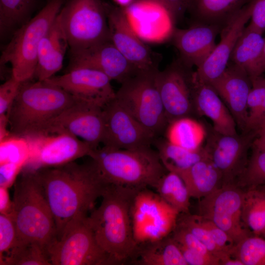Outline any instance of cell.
<instances>
[{"label":"cell","instance_id":"cell-22","mask_svg":"<svg viewBox=\"0 0 265 265\" xmlns=\"http://www.w3.org/2000/svg\"><path fill=\"white\" fill-rule=\"evenodd\" d=\"M222 26L194 23L186 29L175 28L171 36L180 59L186 65L200 66L214 49L215 39Z\"/></svg>","mask_w":265,"mask_h":265},{"label":"cell","instance_id":"cell-8","mask_svg":"<svg viewBox=\"0 0 265 265\" xmlns=\"http://www.w3.org/2000/svg\"><path fill=\"white\" fill-rule=\"evenodd\" d=\"M158 70L137 73L121 83L115 96L117 101L156 137L168 125L156 82Z\"/></svg>","mask_w":265,"mask_h":265},{"label":"cell","instance_id":"cell-50","mask_svg":"<svg viewBox=\"0 0 265 265\" xmlns=\"http://www.w3.org/2000/svg\"><path fill=\"white\" fill-rule=\"evenodd\" d=\"M221 265H244L243 263L239 260L233 258H232L231 257L228 258V259L226 260L225 261H224L223 263H222Z\"/></svg>","mask_w":265,"mask_h":265},{"label":"cell","instance_id":"cell-19","mask_svg":"<svg viewBox=\"0 0 265 265\" xmlns=\"http://www.w3.org/2000/svg\"><path fill=\"white\" fill-rule=\"evenodd\" d=\"M70 53L68 70L77 67L93 69L121 83L138 72L110 40Z\"/></svg>","mask_w":265,"mask_h":265},{"label":"cell","instance_id":"cell-54","mask_svg":"<svg viewBox=\"0 0 265 265\" xmlns=\"http://www.w3.org/2000/svg\"><path fill=\"white\" fill-rule=\"evenodd\" d=\"M257 187L260 188L261 189H262V190H263L265 192V185L260 186Z\"/></svg>","mask_w":265,"mask_h":265},{"label":"cell","instance_id":"cell-9","mask_svg":"<svg viewBox=\"0 0 265 265\" xmlns=\"http://www.w3.org/2000/svg\"><path fill=\"white\" fill-rule=\"evenodd\" d=\"M85 213L75 215L66 225L61 237L47 247L51 265H113L101 248L86 221Z\"/></svg>","mask_w":265,"mask_h":265},{"label":"cell","instance_id":"cell-12","mask_svg":"<svg viewBox=\"0 0 265 265\" xmlns=\"http://www.w3.org/2000/svg\"><path fill=\"white\" fill-rule=\"evenodd\" d=\"M243 194L233 184H225L202 198L199 203L198 215L222 229L236 244L251 232L242 220Z\"/></svg>","mask_w":265,"mask_h":265},{"label":"cell","instance_id":"cell-21","mask_svg":"<svg viewBox=\"0 0 265 265\" xmlns=\"http://www.w3.org/2000/svg\"><path fill=\"white\" fill-rule=\"evenodd\" d=\"M225 102L237 127L245 132L248 118L247 100L251 80L241 68L229 61L222 74L210 84Z\"/></svg>","mask_w":265,"mask_h":265},{"label":"cell","instance_id":"cell-10","mask_svg":"<svg viewBox=\"0 0 265 265\" xmlns=\"http://www.w3.org/2000/svg\"><path fill=\"white\" fill-rule=\"evenodd\" d=\"M130 212L133 237L138 246L170 235L180 214L148 187L136 192Z\"/></svg>","mask_w":265,"mask_h":265},{"label":"cell","instance_id":"cell-32","mask_svg":"<svg viewBox=\"0 0 265 265\" xmlns=\"http://www.w3.org/2000/svg\"><path fill=\"white\" fill-rule=\"evenodd\" d=\"M242 220L246 227L256 235L265 233V192L258 187L244 191Z\"/></svg>","mask_w":265,"mask_h":265},{"label":"cell","instance_id":"cell-41","mask_svg":"<svg viewBox=\"0 0 265 265\" xmlns=\"http://www.w3.org/2000/svg\"><path fill=\"white\" fill-rule=\"evenodd\" d=\"M199 222L208 232L216 245L224 252L232 256L236 244L230 237L211 220L197 214Z\"/></svg>","mask_w":265,"mask_h":265},{"label":"cell","instance_id":"cell-37","mask_svg":"<svg viewBox=\"0 0 265 265\" xmlns=\"http://www.w3.org/2000/svg\"><path fill=\"white\" fill-rule=\"evenodd\" d=\"M252 148L251 156L238 178V184L248 188L265 185V151Z\"/></svg>","mask_w":265,"mask_h":265},{"label":"cell","instance_id":"cell-28","mask_svg":"<svg viewBox=\"0 0 265 265\" xmlns=\"http://www.w3.org/2000/svg\"><path fill=\"white\" fill-rule=\"evenodd\" d=\"M169 236L139 246L132 263L140 265H187L178 244Z\"/></svg>","mask_w":265,"mask_h":265},{"label":"cell","instance_id":"cell-18","mask_svg":"<svg viewBox=\"0 0 265 265\" xmlns=\"http://www.w3.org/2000/svg\"><path fill=\"white\" fill-rule=\"evenodd\" d=\"M78 98L102 108L116 96L110 79L104 73L88 68L77 67L46 80Z\"/></svg>","mask_w":265,"mask_h":265},{"label":"cell","instance_id":"cell-55","mask_svg":"<svg viewBox=\"0 0 265 265\" xmlns=\"http://www.w3.org/2000/svg\"><path fill=\"white\" fill-rule=\"evenodd\" d=\"M262 236L265 238V233Z\"/></svg>","mask_w":265,"mask_h":265},{"label":"cell","instance_id":"cell-34","mask_svg":"<svg viewBox=\"0 0 265 265\" xmlns=\"http://www.w3.org/2000/svg\"><path fill=\"white\" fill-rule=\"evenodd\" d=\"M0 265H51L46 249L40 244L19 240L0 258Z\"/></svg>","mask_w":265,"mask_h":265},{"label":"cell","instance_id":"cell-7","mask_svg":"<svg viewBox=\"0 0 265 265\" xmlns=\"http://www.w3.org/2000/svg\"><path fill=\"white\" fill-rule=\"evenodd\" d=\"M59 14L70 51L110 40L106 3L101 0H67Z\"/></svg>","mask_w":265,"mask_h":265},{"label":"cell","instance_id":"cell-31","mask_svg":"<svg viewBox=\"0 0 265 265\" xmlns=\"http://www.w3.org/2000/svg\"><path fill=\"white\" fill-rule=\"evenodd\" d=\"M166 132V139L169 141L190 150L201 148L207 135L204 125L190 117L171 121Z\"/></svg>","mask_w":265,"mask_h":265},{"label":"cell","instance_id":"cell-29","mask_svg":"<svg viewBox=\"0 0 265 265\" xmlns=\"http://www.w3.org/2000/svg\"><path fill=\"white\" fill-rule=\"evenodd\" d=\"M160 159L167 171L178 173L198 161L209 158L204 146L197 150H190L169 141L166 138H155L153 143Z\"/></svg>","mask_w":265,"mask_h":265},{"label":"cell","instance_id":"cell-25","mask_svg":"<svg viewBox=\"0 0 265 265\" xmlns=\"http://www.w3.org/2000/svg\"><path fill=\"white\" fill-rule=\"evenodd\" d=\"M249 25L243 29L231 55L230 61L243 69L251 80L261 76L265 38Z\"/></svg>","mask_w":265,"mask_h":265},{"label":"cell","instance_id":"cell-17","mask_svg":"<svg viewBox=\"0 0 265 265\" xmlns=\"http://www.w3.org/2000/svg\"><path fill=\"white\" fill-rule=\"evenodd\" d=\"M60 132L80 138L94 149L98 148L104 134L103 108L78 100L51 121L40 134Z\"/></svg>","mask_w":265,"mask_h":265},{"label":"cell","instance_id":"cell-27","mask_svg":"<svg viewBox=\"0 0 265 265\" xmlns=\"http://www.w3.org/2000/svg\"><path fill=\"white\" fill-rule=\"evenodd\" d=\"M250 0H189L187 11L194 23L222 26Z\"/></svg>","mask_w":265,"mask_h":265},{"label":"cell","instance_id":"cell-33","mask_svg":"<svg viewBox=\"0 0 265 265\" xmlns=\"http://www.w3.org/2000/svg\"><path fill=\"white\" fill-rule=\"evenodd\" d=\"M157 193L180 213L189 212L191 198L187 187L179 174L167 171L155 188Z\"/></svg>","mask_w":265,"mask_h":265},{"label":"cell","instance_id":"cell-16","mask_svg":"<svg viewBox=\"0 0 265 265\" xmlns=\"http://www.w3.org/2000/svg\"><path fill=\"white\" fill-rule=\"evenodd\" d=\"M256 132L227 135L213 129L207 133L204 146L209 158L222 174L223 185L232 184L239 178L247 163L249 148L252 146Z\"/></svg>","mask_w":265,"mask_h":265},{"label":"cell","instance_id":"cell-43","mask_svg":"<svg viewBox=\"0 0 265 265\" xmlns=\"http://www.w3.org/2000/svg\"><path fill=\"white\" fill-rule=\"evenodd\" d=\"M177 244L187 265H220L219 259L214 256H206L183 245Z\"/></svg>","mask_w":265,"mask_h":265},{"label":"cell","instance_id":"cell-4","mask_svg":"<svg viewBox=\"0 0 265 265\" xmlns=\"http://www.w3.org/2000/svg\"><path fill=\"white\" fill-rule=\"evenodd\" d=\"M89 157L91 164L106 184L141 189L154 188L167 172L159 154L148 147L128 150L104 146Z\"/></svg>","mask_w":265,"mask_h":265},{"label":"cell","instance_id":"cell-1","mask_svg":"<svg viewBox=\"0 0 265 265\" xmlns=\"http://www.w3.org/2000/svg\"><path fill=\"white\" fill-rule=\"evenodd\" d=\"M35 171L54 219L57 239L75 215L87 214L93 208L107 185L90 162L73 161Z\"/></svg>","mask_w":265,"mask_h":265},{"label":"cell","instance_id":"cell-39","mask_svg":"<svg viewBox=\"0 0 265 265\" xmlns=\"http://www.w3.org/2000/svg\"><path fill=\"white\" fill-rule=\"evenodd\" d=\"M252 86L248 100V118L245 132H256L260 110L265 98V78L260 76L251 79Z\"/></svg>","mask_w":265,"mask_h":265},{"label":"cell","instance_id":"cell-38","mask_svg":"<svg viewBox=\"0 0 265 265\" xmlns=\"http://www.w3.org/2000/svg\"><path fill=\"white\" fill-rule=\"evenodd\" d=\"M0 142V163L14 162L25 165L30 154L29 145L25 138L11 133Z\"/></svg>","mask_w":265,"mask_h":265},{"label":"cell","instance_id":"cell-23","mask_svg":"<svg viewBox=\"0 0 265 265\" xmlns=\"http://www.w3.org/2000/svg\"><path fill=\"white\" fill-rule=\"evenodd\" d=\"M192 80L194 112L209 118L215 132L227 135L238 134L234 117L213 87L199 80L194 72Z\"/></svg>","mask_w":265,"mask_h":265},{"label":"cell","instance_id":"cell-26","mask_svg":"<svg viewBox=\"0 0 265 265\" xmlns=\"http://www.w3.org/2000/svg\"><path fill=\"white\" fill-rule=\"evenodd\" d=\"M177 174L184 181L190 197L195 198L201 199L223 184L221 173L209 158Z\"/></svg>","mask_w":265,"mask_h":265},{"label":"cell","instance_id":"cell-20","mask_svg":"<svg viewBox=\"0 0 265 265\" xmlns=\"http://www.w3.org/2000/svg\"><path fill=\"white\" fill-rule=\"evenodd\" d=\"M251 10L250 0L223 26L219 43L205 62L194 71L199 80L211 84L224 72L245 25L250 19Z\"/></svg>","mask_w":265,"mask_h":265},{"label":"cell","instance_id":"cell-47","mask_svg":"<svg viewBox=\"0 0 265 265\" xmlns=\"http://www.w3.org/2000/svg\"><path fill=\"white\" fill-rule=\"evenodd\" d=\"M8 189L0 187V213L12 216L13 202L10 199Z\"/></svg>","mask_w":265,"mask_h":265},{"label":"cell","instance_id":"cell-42","mask_svg":"<svg viewBox=\"0 0 265 265\" xmlns=\"http://www.w3.org/2000/svg\"><path fill=\"white\" fill-rule=\"evenodd\" d=\"M22 82L11 77L0 86V115L6 114L16 98Z\"/></svg>","mask_w":265,"mask_h":265},{"label":"cell","instance_id":"cell-45","mask_svg":"<svg viewBox=\"0 0 265 265\" xmlns=\"http://www.w3.org/2000/svg\"><path fill=\"white\" fill-rule=\"evenodd\" d=\"M252 10L249 25L263 34L265 30V0H251Z\"/></svg>","mask_w":265,"mask_h":265},{"label":"cell","instance_id":"cell-46","mask_svg":"<svg viewBox=\"0 0 265 265\" xmlns=\"http://www.w3.org/2000/svg\"><path fill=\"white\" fill-rule=\"evenodd\" d=\"M164 5L176 21L187 11L189 0H155Z\"/></svg>","mask_w":265,"mask_h":265},{"label":"cell","instance_id":"cell-6","mask_svg":"<svg viewBox=\"0 0 265 265\" xmlns=\"http://www.w3.org/2000/svg\"><path fill=\"white\" fill-rule=\"evenodd\" d=\"M67 0H48L40 11L17 30L2 50L1 66L9 63L21 82L33 79L40 43Z\"/></svg>","mask_w":265,"mask_h":265},{"label":"cell","instance_id":"cell-44","mask_svg":"<svg viewBox=\"0 0 265 265\" xmlns=\"http://www.w3.org/2000/svg\"><path fill=\"white\" fill-rule=\"evenodd\" d=\"M24 166L23 163L14 162L0 163V187L9 188L14 184Z\"/></svg>","mask_w":265,"mask_h":265},{"label":"cell","instance_id":"cell-36","mask_svg":"<svg viewBox=\"0 0 265 265\" xmlns=\"http://www.w3.org/2000/svg\"><path fill=\"white\" fill-rule=\"evenodd\" d=\"M181 213L179 214L177 225L186 228L199 239L213 255L219 259L220 265L231 257L216 245L199 222L197 214H191L189 212Z\"/></svg>","mask_w":265,"mask_h":265},{"label":"cell","instance_id":"cell-48","mask_svg":"<svg viewBox=\"0 0 265 265\" xmlns=\"http://www.w3.org/2000/svg\"><path fill=\"white\" fill-rule=\"evenodd\" d=\"M8 125L9 123L7 113L0 115V141L11 134L7 130Z\"/></svg>","mask_w":265,"mask_h":265},{"label":"cell","instance_id":"cell-3","mask_svg":"<svg viewBox=\"0 0 265 265\" xmlns=\"http://www.w3.org/2000/svg\"><path fill=\"white\" fill-rule=\"evenodd\" d=\"M78 100L46 80L22 82L7 113L10 132L22 137L39 134L51 121Z\"/></svg>","mask_w":265,"mask_h":265},{"label":"cell","instance_id":"cell-24","mask_svg":"<svg viewBox=\"0 0 265 265\" xmlns=\"http://www.w3.org/2000/svg\"><path fill=\"white\" fill-rule=\"evenodd\" d=\"M68 47V40L58 13L40 43L33 78L42 81L54 76L62 67Z\"/></svg>","mask_w":265,"mask_h":265},{"label":"cell","instance_id":"cell-13","mask_svg":"<svg viewBox=\"0 0 265 265\" xmlns=\"http://www.w3.org/2000/svg\"><path fill=\"white\" fill-rule=\"evenodd\" d=\"M191 68L179 58L156 73V84L168 124L190 117L194 112Z\"/></svg>","mask_w":265,"mask_h":265},{"label":"cell","instance_id":"cell-40","mask_svg":"<svg viewBox=\"0 0 265 265\" xmlns=\"http://www.w3.org/2000/svg\"><path fill=\"white\" fill-rule=\"evenodd\" d=\"M19 238L12 216L0 214V258L17 244Z\"/></svg>","mask_w":265,"mask_h":265},{"label":"cell","instance_id":"cell-15","mask_svg":"<svg viewBox=\"0 0 265 265\" xmlns=\"http://www.w3.org/2000/svg\"><path fill=\"white\" fill-rule=\"evenodd\" d=\"M110 39L138 72L158 70L159 54L146 45L131 25L123 7L106 3Z\"/></svg>","mask_w":265,"mask_h":265},{"label":"cell","instance_id":"cell-14","mask_svg":"<svg viewBox=\"0 0 265 265\" xmlns=\"http://www.w3.org/2000/svg\"><path fill=\"white\" fill-rule=\"evenodd\" d=\"M105 146L134 150L151 147L156 136L115 98L103 108Z\"/></svg>","mask_w":265,"mask_h":265},{"label":"cell","instance_id":"cell-2","mask_svg":"<svg viewBox=\"0 0 265 265\" xmlns=\"http://www.w3.org/2000/svg\"><path fill=\"white\" fill-rule=\"evenodd\" d=\"M139 189L107 184L100 205L86 217L98 244L113 265L132 260L137 251L130 210L133 196Z\"/></svg>","mask_w":265,"mask_h":265},{"label":"cell","instance_id":"cell-53","mask_svg":"<svg viewBox=\"0 0 265 265\" xmlns=\"http://www.w3.org/2000/svg\"><path fill=\"white\" fill-rule=\"evenodd\" d=\"M262 69L264 72H265V45H264V49L263 58V61H262Z\"/></svg>","mask_w":265,"mask_h":265},{"label":"cell","instance_id":"cell-35","mask_svg":"<svg viewBox=\"0 0 265 265\" xmlns=\"http://www.w3.org/2000/svg\"><path fill=\"white\" fill-rule=\"evenodd\" d=\"M232 256L244 265H265V238L248 236L236 244Z\"/></svg>","mask_w":265,"mask_h":265},{"label":"cell","instance_id":"cell-30","mask_svg":"<svg viewBox=\"0 0 265 265\" xmlns=\"http://www.w3.org/2000/svg\"><path fill=\"white\" fill-rule=\"evenodd\" d=\"M39 0H0V35L10 38L28 22Z\"/></svg>","mask_w":265,"mask_h":265},{"label":"cell","instance_id":"cell-49","mask_svg":"<svg viewBox=\"0 0 265 265\" xmlns=\"http://www.w3.org/2000/svg\"><path fill=\"white\" fill-rule=\"evenodd\" d=\"M256 133L252 146L265 151V131H259Z\"/></svg>","mask_w":265,"mask_h":265},{"label":"cell","instance_id":"cell-5","mask_svg":"<svg viewBox=\"0 0 265 265\" xmlns=\"http://www.w3.org/2000/svg\"><path fill=\"white\" fill-rule=\"evenodd\" d=\"M14 185L12 217L19 239L38 243L47 250L56 238V229L36 171L24 170Z\"/></svg>","mask_w":265,"mask_h":265},{"label":"cell","instance_id":"cell-51","mask_svg":"<svg viewBox=\"0 0 265 265\" xmlns=\"http://www.w3.org/2000/svg\"><path fill=\"white\" fill-rule=\"evenodd\" d=\"M121 7L125 8L132 3L134 0H114Z\"/></svg>","mask_w":265,"mask_h":265},{"label":"cell","instance_id":"cell-11","mask_svg":"<svg viewBox=\"0 0 265 265\" xmlns=\"http://www.w3.org/2000/svg\"><path fill=\"white\" fill-rule=\"evenodd\" d=\"M30 150L24 170L62 166L89 156L93 149L88 143L66 132L43 133L24 137Z\"/></svg>","mask_w":265,"mask_h":265},{"label":"cell","instance_id":"cell-52","mask_svg":"<svg viewBox=\"0 0 265 265\" xmlns=\"http://www.w3.org/2000/svg\"><path fill=\"white\" fill-rule=\"evenodd\" d=\"M259 130H265V116L260 122L256 131V132Z\"/></svg>","mask_w":265,"mask_h":265}]
</instances>
